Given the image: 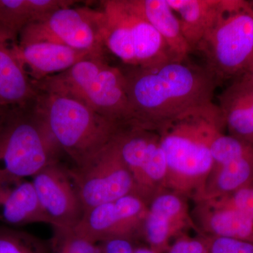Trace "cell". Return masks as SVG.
Returning <instances> with one entry per match:
<instances>
[{
	"mask_svg": "<svg viewBox=\"0 0 253 253\" xmlns=\"http://www.w3.org/2000/svg\"><path fill=\"white\" fill-rule=\"evenodd\" d=\"M132 122L156 127L194 108L212 102L217 82L204 66L170 61L123 71Z\"/></svg>",
	"mask_w": 253,
	"mask_h": 253,
	"instance_id": "obj_1",
	"label": "cell"
},
{
	"mask_svg": "<svg viewBox=\"0 0 253 253\" xmlns=\"http://www.w3.org/2000/svg\"><path fill=\"white\" fill-rule=\"evenodd\" d=\"M33 109L74 166H81L104 149L121 125L74 98L56 93L39 91Z\"/></svg>",
	"mask_w": 253,
	"mask_h": 253,
	"instance_id": "obj_2",
	"label": "cell"
},
{
	"mask_svg": "<svg viewBox=\"0 0 253 253\" xmlns=\"http://www.w3.org/2000/svg\"><path fill=\"white\" fill-rule=\"evenodd\" d=\"M34 85L38 91L74 98L113 122H132L124 73L111 66L104 55L86 56L67 71Z\"/></svg>",
	"mask_w": 253,
	"mask_h": 253,
	"instance_id": "obj_3",
	"label": "cell"
},
{
	"mask_svg": "<svg viewBox=\"0 0 253 253\" xmlns=\"http://www.w3.org/2000/svg\"><path fill=\"white\" fill-rule=\"evenodd\" d=\"M224 126L218 105H202L158 126L168 171L186 177L204 175L214 161L211 145Z\"/></svg>",
	"mask_w": 253,
	"mask_h": 253,
	"instance_id": "obj_4",
	"label": "cell"
},
{
	"mask_svg": "<svg viewBox=\"0 0 253 253\" xmlns=\"http://www.w3.org/2000/svg\"><path fill=\"white\" fill-rule=\"evenodd\" d=\"M61 152L33 106L11 110L0 127V182L32 178Z\"/></svg>",
	"mask_w": 253,
	"mask_h": 253,
	"instance_id": "obj_5",
	"label": "cell"
},
{
	"mask_svg": "<svg viewBox=\"0 0 253 253\" xmlns=\"http://www.w3.org/2000/svg\"><path fill=\"white\" fill-rule=\"evenodd\" d=\"M205 67L219 83L242 76L253 63V8L250 1L232 0L230 7L196 49Z\"/></svg>",
	"mask_w": 253,
	"mask_h": 253,
	"instance_id": "obj_6",
	"label": "cell"
},
{
	"mask_svg": "<svg viewBox=\"0 0 253 253\" xmlns=\"http://www.w3.org/2000/svg\"><path fill=\"white\" fill-rule=\"evenodd\" d=\"M101 3L106 49L126 66L147 68L176 61L161 35L134 11L129 0Z\"/></svg>",
	"mask_w": 253,
	"mask_h": 253,
	"instance_id": "obj_7",
	"label": "cell"
},
{
	"mask_svg": "<svg viewBox=\"0 0 253 253\" xmlns=\"http://www.w3.org/2000/svg\"><path fill=\"white\" fill-rule=\"evenodd\" d=\"M104 23L102 9L71 5L28 25L18 35L17 42H55L91 55H104Z\"/></svg>",
	"mask_w": 253,
	"mask_h": 253,
	"instance_id": "obj_8",
	"label": "cell"
},
{
	"mask_svg": "<svg viewBox=\"0 0 253 253\" xmlns=\"http://www.w3.org/2000/svg\"><path fill=\"white\" fill-rule=\"evenodd\" d=\"M69 172L84 212L126 195L136 194L132 174L123 162L113 140L89 161L81 166H73Z\"/></svg>",
	"mask_w": 253,
	"mask_h": 253,
	"instance_id": "obj_9",
	"label": "cell"
},
{
	"mask_svg": "<svg viewBox=\"0 0 253 253\" xmlns=\"http://www.w3.org/2000/svg\"><path fill=\"white\" fill-rule=\"evenodd\" d=\"M154 129L134 122L126 123L120 126L113 139L132 174L136 194L140 196L150 182L163 179L168 172L161 138Z\"/></svg>",
	"mask_w": 253,
	"mask_h": 253,
	"instance_id": "obj_10",
	"label": "cell"
},
{
	"mask_svg": "<svg viewBox=\"0 0 253 253\" xmlns=\"http://www.w3.org/2000/svg\"><path fill=\"white\" fill-rule=\"evenodd\" d=\"M31 179L49 224L74 229L84 212L69 169L60 162L52 163Z\"/></svg>",
	"mask_w": 253,
	"mask_h": 253,
	"instance_id": "obj_11",
	"label": "cell"
},
{
	"mask_svg": "<svg viewBox=\"0 0 253 253\" xmlns=\"http://www.w3.org/2000/svg\"><path fill=\"white\" fill-rule=\"evenodd\" d=\"M144 210L142 197L136 194L126 195L86 211L73 229L96 244L113 238L131 239L140 225Z\"/></svg>",
	"mask_w": 253,
	"mask_h": 253,
	"instance_id": "obj_12",
	"label": "cell"
},
{
	"mask_svg": "<svg viewBox=\"0 0 253 253\" xmlns=\"http://www.w3.org/2000/svg\"><path fill=\"white\" fill-rule=\"evenodd\" d=\"M13 49L23 71L33 84L64 72L91 55L51 41L26 43L16 41Z\"/></svg>",
	"mask_w": 253,
	"mask_h": 253,
	"instance_id": "obj_13",
	"label": "cell"
},
{
	"mask_svg": "<svg viewBox=\"0 0 253 253\" xmlns=\"http://www.w3.org/2000/svg\"><path fill=\"white\" fill-rule=\"evenodd\" d=\"M15 42L0 32V104L9 111L32 107L39 93L15 54Z\"/></svg>",
	"mask_w": 253,
	"mask_h": 253,
	"instance_id": "obj_14",
	"label": "cell"
},
{
	"mask_svg": "<svg viewBox=\"0 0 253 253\" xmlns=\"http://www.w3.org/2000/svg\"><path fill=\"white\" fill-rule=\"evenodd\" d=\"M0 223L10 227L35 223L49 224L31 179L0 182Z\"/></svg>",
	"mask_w": 253,
	"mask_h": 253,
	"instance_id": "obj_15",
	"label": "cell"
},
{
	"mask_svg": "<svg viewBox=\"0 0 253 253\" xmlns=\"http://www.w3.org/2000/svg\"><path fill=\"white\" fill-rule=\"evenodd\" d=\"M179 14L181 31L195 50L230 7L232 0H166Z\"/></svg>",
	"mask_w": 253,
	"mask_h": 253,
	"instance_id": "obj_16",
	"label": "cell"
},
{
	"mask_svg": "<svg viewBox=\"0 0 253 253\" xmlns=\"http://www.w3.org/2000/svg\"><path fill=\"white\" fill-rule=\"evenodd\" d=\"M129 3L161 35L176 61L187 59L192 50L181 31L179 18L166 0H129Z\"/></svg>",
	"mask_w": 253,
	"mask_h": 253,
	"instance_id": "obj_17",
	"label": "cell"
},
{
	"mask_svg": "<svg viewBox=\"0 0 253 253\" xmlns=\"http://www.w3.org/2000/svg\"><path fill=\"white\" fill-rule=\"evenodd\" d=\"M72 0H0V32L16 41L23 28L40 22L56 10L71 6Z\"/></svg>",
	"mask_w": 253,
	"mask_h": 253,
	"instance_id": "obj_18",
	"label": "cell"
},
{
	"mask_svg": "<svg viewBox=\"0 0 253 253\" xmlns=\"http://www.w3.org/2000/svg\"><path fill=\"white\" fill-rule=\"evenodd\" d=\"M181 208L180 200L174 195H162L153 201L144 219V232L150 249L156 253L168 249L171 224Z\"/></svg>",
	"mask_w": 253,
	"mask_h": 253,
	"instance_id": "obj_19",
	"label": "cell"
},
{
	"mask_svg": "<svg viewBox=\"0 0 253 253\" xmlns=\"http://www.w3.org/2000/svg\"><path fill=\"white\" fill-rule=\"evenodd\" d=\"M215 237L253 243V217L233 208L222 207L210 219Z\"/></svg>",
	"mask_w": 253,
	"mask_h": 253,
	"instance_id": "obj_20",
	"label": "cell"
},
{
	"mask_svg": "<svg viewBox=\"0 0 253 253\" xmlns=\"http://www.w3.org/2000/svg\"><path fill=\"white\" fill-rule=\"evenodd\" d=\"M0 253H53L50 242L26 231L0 225Z\"/></svg>",
	"mask_w": 253,
	"mask_h": 253,
	"instance_id": "obj_21",
	"label": "cell"
},
{
	"mask_svg": "<svg viewBox=\"0 0 253 253\" xmlns=\"http://www.w3.org/2000/svg\"><path fill=\"white\" fill-rule=\"evenodd\" d=\"M253 180V151L220 166L216 184L221 192L231 193Z\"/></svg>",
	"mask_w": 253,
	"mask_h": 253,
	"instance_id": "obj_22",
	"label": "cell"
},
{
	"mask_svg": "<svg viewBox=\"0 0 253 253\" xmlns=\"http://www.w3.org/2000/svg\"><path fill=\"white\" fill-rule=\"evenodd\" d=\"M252 151L253 144L221 133L214 138L211 145L213 161L219 166L243 157Z\"/></svg>",
	"mask_w": 253,
	"mask_h": 253,
	"instance_id": "obj_23",
	"label": "cell"
},
{
	"mask_svg": "<svg viewBox=\"0 0 253 253\" xmlns=\"http://www.w3.org/2000/svg\"><path fill=\"white\" fill-rule=\"evenodd\" d=\"M53 253H99L98 245L78 234L73 229L53 228Z\"/></svg>",
	"mask_w": 253,
	"mask_h": 253,
	"instance_id": "obj_24",
	"label": "cell"
},
{
	"mask_svg": "<svg viewBox=\"0 0 253 253\" xmlns=\"http://www.w3.org/2000/svg\"><path fill=\"white\" fill-rule=\"evenodd\" d=\"M209 253H253V243L214 237L208 241Z\"/></svg>",
	"mask_w": 253,
	"mask_h": 253,
	"instance_id": "obj_25",
	"label": "cell"
},
{
	"mask_svg": "<svg viewBox=\"0 0 253 253\" xmlns=\"http://www.w3.org/2000/svg\"><path fill=\"white\" fill-rule=\"evenodd\" d=\"M253 217V180L232 193L225 206Z\"/></svg>",
	"mask_w": 253,
	"mask_h": 253,
	"instance_id": "obj_26",
	"label": "cell"
},
{
	"mask_svg": "<svg viewBox=\"0 0 253 253\" xmlns=\"http://www.w3.org/2000/svg\"><path fill=\"white\" fill-rule=\"evenodd\" d=\"M99 253H134L136 248L131 239L113 238L98 243Z\"/></svg>",
	"mask_w": 253,
	"mask_h": 253,
	"instance_id": "obj_27",
	"label": "cell"
},
{
	"mask_svg": "<svg viewBox=\"0 0 253 253\" xmlns=\"http://www.w3.org/2000/svg\"><path fill=\"white\" fill-rule=\"evenodd\" d=\"M168 253H209L208 241L180 239L169 247Z\"/></svg>",
	"mask_w": 253,
	"mask_h": 253,
	"instance_id": "obj_28",
	"label": "cell"
},
{
	"mask_svg": "<svg viewBox=\"0 0 253 253\" xmlns=\"http://www.w3.org/2000/svg\"><path fill=\"white\" fill-rule=\"evenodd\" d=\"M134 253H156L149 248L138 247L136 248L135 252Z\"/></svg>",
	"mask_w": 253,
	"mask_h": 253,
	"instance_id": "obj_29",
	"label": "cell"
},
{
	"mask_svg": "<svg viewBox=\"0 0 253 253\" xmlns=\"http://www.w3.org/2000/svg\"><path fill=\"white\" fill-rule=\"evenodd\" d=\"M9 110L6 109L4 106L0 104V120L3 119L9 114Z\"/></svg>",
	"mask_w": 253,
	"mask_h": 253,
	"instance_id": "obj_30",
	"label": "cell"
},
{
	"mask_svg": "<svg viewBox=\"0 0 253 253\" xmlns=\"http://www.w3.org/2000/svg\"><path fill=\"white\" fill-rule=\"evenodd\" d=\"M244 74H246L253 82V65L249 68V71Z\"/></svg>",
	"mask_w": 253,
	"mask_h": 253,
	"instance_id": "obj_31",
	"label": "cell"
},
{
	"mask_svg": "<svg viewBox=\"0 0 253 253\" xmlns=\"http://www.w3.org/2000/svg\"><path fill=\"white\" fill-rule=\"evenodd\" d=\"M6 117H5L4 118H3V119L0 120V127H1V126H2L3 123H4L5 118H6Z\"/></svg>",
	"mask_w": 253,
	"mask_h": 253,
	"instance_id": "obj_32",
	"label": "cell"
},
{
	"mask_svg": "<svg viewBox=\"0 0 253 253\" xmlns=\"http://www.w3.org/2000/svg\"><path fill=\"white\" fill-rule=\"evenodd\" d=\"M251 4H252V6H253V1H251ZM252 65V66H253Z\"/></svg>",
	"mask_w": 253,
	"mask_h": 253,
	"instance_id": "obj_33",
	"label": "cell"
}]
</instances>
